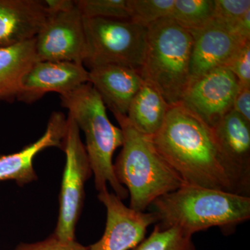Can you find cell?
I'll return each instance as SVG.
<instances>
[{
	"label": "cell",
	"mask_w": 250,
	"mask_h": 250,
	"mask_svg": "<svg viewBox=\"0 0 250 250\" xmlns=\"http://www.w3.org/2000/svg\"><path fill=\"white\" fill-rule=\"evenodd\" d=\"M98 199L106 210V221L103 236L88 246L89 250H131L146 238L147 229L157 223L152 211H136L123 200L108 192H98Z\"/></svg>",
	"instance_id": "30bf717a"
},
{
	"label": "cell",
	"mask_w": 250,
	"mask_h": 250,
	"mask_svg": "<svg viewBox=\"0 0 250 250\" xmlns=\"http://www.w3.org/2000/svg\"><path fill=\"white\" fill-rule=\"evenodd\" d=\"M60 97L62 106L85 135L95 188L100 192L109 185L122 200L127 198V190L118 182L113 170V156L123 146V131L108 119L106 106L98 92L86 83Z\"/></svg>",
	"instance_id": "277c9868"
},
{
	"label": "cell",
	"mask_w": 250,
	"mask_h": 250,
	"mask_svg": "<svg viewBox=\"0 0 250 250\" xmlns=\"http://www.w3.org/2000/svg\"><path fill=\"white\" fill-rule=\"evenodd\" d=\"M214 0H174L169 18L188 31L205 27L213 19Z\"/></svg>",
	"instance_id": "d6986e66"
},
{
	"label": "cell",
	"mask_w": 250,
	"mask_h": 250,
	"mask_svg": "<svg viewBox=\"0 0 250 250\" xmlns=\"http://www.w3.org/2000/svg\"><path fill=\"white\" fill-rule=\"evenodd\" d=\"M227 68L236 77L239 88L250 87V41L243 44Z\"/></svg>",
	"instance_id": "cb8c5ba5"
},
{
	"label": "cell",
	"mask_w": 250,
	"mask_h": 250,
	"mask_svg": "<svg viewBox=\"0 0 250 250\" xmlns=\"http://www.w3.org/2000/svg\"><path fill=\"white\" fill-rule=\"evenodd\" d=\"M238 89L232 72L220 67L190 80L181 103L213 128L232 111Z\"/></svg>",
	"instance_id": "9c48e42d"
},
{
	"label": "cell",
	"mask_w": 250,
	"mask_h": 250,
	"mask_svg": "<svg viewBox=\"0 0 250 250\" xmlns=\"http://www.w3.org/2000/svg\"><path fill=\"white\" fill-rule=\"evenodd\" d=\"M67 130V118L62 112H54L49 118L44 134L35 142L12 154L0 155V182L14 181L19 187L38 179L34 160L44 149H63Z\"/></svg>",
	"instance_id": "4fadbf2b"
},
{
	"label": "cell",
	"mask_w": 250,
	"mask_h": 250,
	"mask_svg": "<svg viewBox=\"0 0 250 250\" xmlns=\"http://www.w3.org/2000/svg\"><path fill=\"white\" fill-rule=\"evenodd\" d=\"M170 106L159 90L144 81L130 104L126 118L140 133L152 137L164 124Z\"/></svg>",
	"instance_id": "ac0fdd59"
},
{
	"label": "cell",
	"mask_w": 250,
	"mask_h": 250,
	"mask_svg": "<svg viewBox=\"0 0 250 250\" xmlns=\"http://www.w3.org/2000/svg\"><path fill=\"white\" fill-rule=\"evenodd\" d=\"M150 207L161 228H179L192 236L212 228L230 234L250 218V197L192 186L159 197Z\"/></svg>",
	"instance_id": "7a4b0ae2"
},
{
	"label": "cell",
	"mask_w": 250,
	"mask_h": 250,
	"mask_svg": "<svg viewBox=\"0 0 250 250\" xmlns=\"http://www.w3.org/2000/svg\"><path fill=\"white\" fill-rule=\"evenodd\" d=\"M35 47L39 62L83 65L86 41L83 18L77 4L67 11L47 14L45 23L36 36Z\"/></svg>",
	"instance_id": "ba28073f"
},
{
	"label": "cell",
	"mask_w": 250,
	"mask_h": 250,
	"mask_svg": "<svg viewBox=\"0 0 250 250\" xmlns=\"http://www.w3.org/2000/svg\"><path fill=\"white\" fill-rule=\"evenodd\" d=\"M47 17L43 1L0 0V47L34 39Z\"/></svg>",
	"instance_id": "9a60e30c"
},
{
	"label": "cell",
	"mask_w": 250,
	"mask_h": 250,
	"mask_svg": "<svg viewBox=\"0 0 250 250\" xmlns=\"http://www.w3.org/2000/svg\"><path fill=\"white\" fill-rule=\"evenodd\" d=\"M174 0H128L129 20L147 27L163 18H169Z\"/></svg>",
	"instance_id": "44dd1931"
},
{
	"label": "cell",
	"mask_w": 250,
	"mask_h": 250,
	"mask_svg": "<svg viewBox=\"0 0 250 250\" xmlns=\"http://www.w3.org/2000/svg\"><path fill=\"white\" fill-rule=\"evenodd\" d=\"M83 24L86 52L83 65L89 70L118 65L139 71L144 62L147 27L130 20L106 18H83Z\"/></svg>",
	"instance_id": "8992f818"
},
{
	"label": "cell",
	"mask_w": 250,
	"mask_h": 250,
	"mask_svg": "<svg viewBox=\"0 0 250 250\" xmlns=\"http://www.w3.org/2000/svg\"><path fill=\"white\" fill-rule=\"evenodd\" d=\"M43 1L47 14L67 11L76 5L75 1L73 0H45Z\"/></svg>",
	"instance_id": "4316f807"
},
{
	"label": "cell",
	"mask_w": 250,
	"mask_h": 250,
	"mask_svg": "<svg viewBox=\"0 0 250 250\" xmlns=\"http://www.w3.org/2000/svg\"><path fill=\"white\" fill-rule=\"evenodd\" d=\"M193 38L190 80L220 67H227L246 40L214 20L189 31Z\"/></svg>",
	"instance_id": "8fae6325"
},
{
	"label": "cell",
	"mask_w": 250,
	"mask_h": 250,
	"mask_svg": "<svg viewBox=\"0 0 250 250\" xmlns=\"http://www.w3.org/2000/svg\"><path fill=\"white\" fill-rule=\"evenodd\" d=\"M213 129L222 154L250 187V123L232 110Z\"/></svg>",
	"instance_id": "2e32d148"
},
{
	"label": "cell",
	"mask_w": 250,
	"mask_h": 250,
	"mask_svg": "<svg viewBox=\"0 0 250 250\" xmlns=\"http://www.w3.org/2000/svg\"><path fill=\"white\" fill-rule=\"evenodd\" d=\"M88 83L98 92L113 114L126 116L130 104L143 85L142 77L134 69L118 65L93 67Z\"/></svg>",
	"instance_id": "5bb4252c"
},
{
	"label": "cell",
	"mask_w": 250,
	"mask_h": 250,
	"mask_svg": "<svg viewBox=\"0 0 250 250\" xmlns=\"http://www.w3.org/2000/svg\"><path fill=\"white\" fill-rule=\"evenodd\" d=\"M131 250H197L192 236L177 228L156 225L147 238Z\"/></svg>",
	"instance_id": "ffe728a7"
},
{
	"label": "cell",
	"mask_w": 250,
	"mask_h": 250,
	"mask_svg": "<svg viewBox=\"0 0 250 250\" xmlns=\"http://www.w3.org/2000/svg\"><path fill=\"white\" fill-rule=\"evenodd\" d=\"M233 110L250 123V87L239 88L233 103Z\"/></svg>",
	"instance_id": "484cf974"
},
{
	"label": "cell",
	"mask_w": 250,
	"mask_h": 250,
	"mask_svg": "<svg viewBox=\"0 0 250 250\" xmlns=\"http://www.w3.org/2000/svg\"><path fill=\"white\" fill-rule=\"evenodd\" d=\"M248 11L250 0H214L213 20L235 31L238 21Z\"/></svg>",
	"instance_id": "603a6c76"
},
{
	"label": "cell",
	"mask_w": 250,
	"mask_h": 250,
	"mask_svg": "<svg viewBox=\"0 0 250 250\" xmlns=\"http://www.w3.org/2000/svg\"><path fill=\"white\" fill-rule=\"evenodd\" d=\"M147 29L140 75L159 90L169 104L181 103L191 78V33L170 18L159 20Z\"/></svg>",
	"instance_id": "5b68a950"
},
{
	"label": "cell",
	"mask_w": 250,
	"mask_h": 250,
	"mask_svg": "<svg viewBox=\"0 0 250 250\" xmlns=\"http://www.w3.org/2000/svg\"><path fill=\"white\" fill-rule=\"evenodd\" d=\"M62 150L65 154V164L59 195V216L53 233L60 239L74 241L84 203L85 183L93 172L80 130L70 115L67 118Z\"/></svg>",
	"instance_id": "52a82bcc"
},
{
	"label": "cell",
	"mask_w": 250,
	"mask_h": 250,
	"mask_svg": "<svg viewBox=\"0 0 250 250\" xmlns=\"http://www.w3.org/2000/svg\"><path fill=\"white\" fill-rule=\"evenodd\" d=\"M89 73L82 64L65 62H38L24 76L17 100L31 104L45 94L70 93L88 83Z\"/></svg>",
	"instance_id": "7c38bea8"
},
{
	"label": "cell",
	"mask_w": 250,
	"mask_h": 250,
	"mask_svg": "<svg viewBox=\"0 0 250 250\" xmlns=\"http://www.w3.org/2000/svg\"><path fill=\"white\" fill-rule=\"evenodd\" d=\"M38 62L35 38L0 47V101L17 99L23 79Z\"/></svg>",
	"instance_id": "e0dca14e"
},
{
	"label": "cell",
	"mask_w": 250,
	"mask_h": 250,
	"mask_svg": "<svg viewBox=\"0 0 250 250\" xmlns=\"http://www.w3.org/2000/svg\"><path fill=\"white\" fill-rule=\"evenodd\" d=\"M13 250H89V248L78 243L76 240L65 241L52 233L43 241L21 243Z\"/></svg>",
	"instance_id": "d4e9b609"
},
{
	"label": "cell",
	"mask_w": 250,
	"mask_h": 250,
	"mask_svg": "<svg viewBox=\"0 0 250 250\" xmlns=\"http://www.w3.org/2000/svg\"><path fill=\"white\" fill-rule=\"evenodd\" d=\"M113 115L123 134L122 149L113 164L115 175L127 190L130 208L146 212L156 199L185 184L158 152L151 137L135 129L126 116Z\"/></svg>",
	"instance_id": "3957f363"
},
{
	"label": "cell",
	"mask_w": 250,
	"mask_h": 250,
	"mask_svg": "<svg viewBox=\"0 0 250 250\" xmlns=\"http://www.w3.org/2000/svg\"><path fill=\"white\" fill-rule=\"evenodd\" d=\"M151 139L185 185L250 197V186L222 154L213 128L183 103L170 105L164 124Z\"/></svg>",
	"instance_id": "6da1fadb"
},
{
	"label": "cell",
	"mask_w": 250,
	"mask_h": 250,
	"mask_svg": "<svg viewBox=\"0 0 250 250\" xmlns=\"http://www.w3.org/2000/svg\"><path fill=\"white\" fill-rule=\"evenodd\" d=\"M85 18L129 20L128 0H76Z\"/></svg>",
	"instance_id": "7402d4cb"
}]
</instances>
